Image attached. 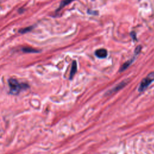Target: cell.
Returning <instances> with one entry per match:
<instances>
[{"label":"cell","mask_w":154,"mask_h":154,"mask_svg":"<svg viewBox=\"0 0 154 154\" xmlns=\"http://www.w3.org/2000/svg\"><path fill=\"white\" fill-rule=\"evenodd\" d=\"M95 55L99 58H104L107 56L108 53L105 49H99L95 51Z\"/></svg>","instance_id":"cell-3"},{"label":"cell","mask_w":154,"mask_h":154,"mask_svg":"<svg viewBox=\"0 0 154 154\" xmlns=\"http://www.w3.org/2000/svg\"><path fill=\"white\" fill-rule=\"evenodd\" d=\"M137 55H135V57H134V58H131V59L130 60H128L127 62H126L125 63H123L122 65V66L120 67V70H119V72H123V71H124V70H125L131 64V63H133L134 61V60H135V58H136V57Z\"/></svg>","instance_id":"cell-4"},{"label":"cell","mask_w":154,"mask_h":154,"mask_svg":"<svg viewBox=\"0 0 154 154\" xmlns=\"http://www.w3.org/2000/svg\"><path fill=\"white\" fill-rule=\"evenodd\" d=\"M9 85L10 87V93L12 94H17L22 90H26L29 88L27 84L19 83L16 79L10 78L9 80Z\"/></svg>","instance_id":"cell-1"},{"label":"cell","mask_w":154,"mask_h":154,"mask_svg":"<svg viewBox=\"0 0 154 154\" xmlns=\"http://www.w3.org/2000/svg\"><path fill=\"white\" fill-rule=\"evenodd\" d=\"M33 29V26L28 27H26L24 28L20 29V30H19V33H20L21 34H25V33H27L28 32L31 31Z\"/></svg>","instance_id":"cell-9"},{"label":"cell","mask_w":154,"mask_h":154,"mask_svg":"<svg viewBox=\"0 0 154 154\" xmlns=\"http://www.w3.org/2000/svg\"><path fill=\"white\" fill-rule=\"evenodd\" d=\"M74 1V0H63V1H62V2L60 3V5L59 7H58V9L57 10V11H59L60 10L62 9L64 7Z\"/></svg>","instance_id":"cell-8"},{"label":"cell","mask_w":154,"mask_h":154,"mask_svg":"<svg viewBox=\"0 0 154 154\" xmlns=\"http://www.w3.org/2000/svg\"><path fill=\"white\" fill-rule=\"evenodd\" d=\"M154 81V72H151L148 75V76L144 78L140 83V86L138 87V91L140 92L145 90Z\"/></svg>","instance_id":"cell-2"},{"label":"cell","mask_w":154,"mask_h":154,"mask_svg":"<svg viewBox=\"0 0 154 154\" xmlns=\"http://www.w3.org/2000/svg\"><path fill=\"white\" fill-rule=\"evenodd\" d=\"M127 83L126 81H123V82H122L121 83L119 84L117 86H116L114 88V89H113L111 91H110V92L111 93H112L113 92H115L118 91V90H119L120 89H122V88H123V87L127 85Z\"/></svg>","instance_id":"cell-7"},{"label":"cell","mask_w":154,"mask_h":154,"mask_svg":"<svg viewBox=\"0 0 154 154\" xmlns=\"http://www.w3.org/2000/svg\"><path fill=\"white\" fill-rule=\"evenodd\" d=\"M131 38H133V40H137V38H136V34L135 32H134V31L131 32Z\"/></svg>","instance_id":"cell-11"},{"label":"cell","mask_w":154,"mask_h":154,"mask_svg":"<svg viewBox=\"0 0 154 154\" xmlns=\"http://www.w3.org/2000/svg\"><path fill=\"white\" fill-rule=\"evenodd\" d=\"M22 51L27 53H38L40 52L39 50L34 49L31 47H24L22 49Z\"/></svg>","instance_id":"cell-6"},{"label":"cell","mask_w":154,"mask_h":154,"mask_svg":"<svg viewBox=\"0 0 154 154\" xmlns=\"http://www.w3.org/2000/svg\"><path fill=\"white\" fill-rule=\"evenodd\" d=\"M77 71V63L76 61H74L72 62V67H71V70L70 72V77L69 78L72 79L73 77H74L75 74H76V72Z\"/></svg>","instance_id":"cell-5"},{"label":"cell","mask_w":154,"mask_h":154,"mask_svg":"<svg viewBox=\"0 0 154 154\" xmlns=\"http://www.w3.org/2000/svg\"><path fill=\"white\" fill-rule=\"evenodd\" d=\"M141 50H142V47H141V45L138 46V47L136 48L135 51H134L135 55H138V54L140 53Z\"/></svg>","instance_id":"cell-10"},{"label":"cell","mask_w":154,"mask_h":154,"mask_svg":"<svg viewBox=\"0 0 154 154\" xmlns=\"http://www.w3.org/2000/svg\"><path fill=\"white\" fill-rule=\"evenodd\" d=\"M88 13H89V14H98V12L92 11V10H88Z\"/></svg>","instance_id":"cell-12"}]
</instances>
